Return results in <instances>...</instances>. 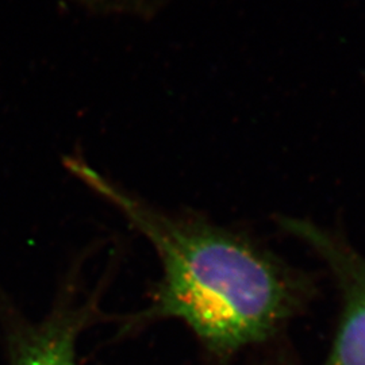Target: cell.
<instances>
[{"label":"cell","mask_w":365,"mask_h":365,"mask_svg":"<svg viewBox=\"0 0 365 365\" xmlns=\"http://www.w3.org/2000/svg\"><path fill=\"white\" fill-rule=\"evenodd\" d=\"M76 173L156 249L164 276L148 315L180 319L212 354L227 359L269 339L304 299L299 277L242 235L158 212L80 165Z\"/></svg>","instance_id":"6da1fadb"},{"label":"cell","mask_w":365,"mask_h":365,"mask_svg":"<svg viewBox=\"0 0 365 365\" xmlns=\"http://www.w3.org/2000/svg\"><path fill=\"white\" fill-rule=\"evenodd\" d=\"M289 235L306 242L327 262L342 297L339 331L324 365H365V257L339 235L312 222L282 221Z\"/></svg>","instance_id":"7a4b0ae2"},{"label":"cell","mask_w":365,"mask_h":365,"mask_svg":"<svg viewBox=\"0 0 365 365\" xmlns=\"http://www.w3.org/2000/svg\"><path fill=\"white\" fill-rule=\"evenodd\" d=\"M86 318L84 310H63L27 329L15 342L13 365H78L75 345Z\"/></svg>","instance_id":"3957f363"}]
</instances>
